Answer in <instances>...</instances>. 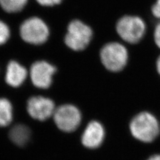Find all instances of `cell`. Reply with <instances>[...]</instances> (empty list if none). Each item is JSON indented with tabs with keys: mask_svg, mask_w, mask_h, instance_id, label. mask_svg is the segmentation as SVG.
Listing matches in <instances>:
<instances>
[{
	"mask_svg": "<svg viewBox=\"0 0 160 160\" xmlns=\"http://www.w3.org/2000/svg\"><path fill=\"white\" fill-rule=\"evenodd\" d=\"M132 136L142 142H153L159 133V125L156 118L149 112L139 113L130 122Z\"/></svg>",
	"mask_w": 160,
	"mask_h": 160,
	"instance_id": "cell-1",
	"label": "cell"
},
{
	"mask_svg": "<svg viewBox=\"0 0 160 160\" xmlns=\"http://www.w3.org/2000/svg\"><path fill=\"white\" fill-rule=\"evenodd\" d=\"M19 34L24 42L32 45H41L46 42L49 30L43 20L31 17L24 20L19 28Z\"/></svg>",
	"mask_w": 160,
	"mask_h": 160,
	"instance_id": "cell-2",
	"label": "cell"
},
{
	"mask_svg": "<svg viewBox=\"0 0 160 160\" xmlns=\"http://www.w3.org/2000/svg\"><path fill=\"white\" fill-rule=\"evenodd\" d=\"M101 61L107 69L113 72L122 70L128 60V50L122 44L118 42L107 43L100 52Z\"/></svg>",
	"mask_w": 160,
	"mask_h": 160,
	"instance_id": "cell-3",
	"label": "cell"
},
{
	"mask_svg": "<svg viewBox=\"0 0 160 160\" xmlns=\"http://www.w3.org/2000/svg\"><path fill=\"white\" fill-rule=\"evenodd\" d=\"M92 36V30L88 26L79 20H73L68 27L65 43L74 51H82L87 48Z\"/></svg>",
	"mask_w": 160,
	"mask_h": 160,
	"instance_id": "cell-4",
	"label": "cell"
},
{
	"mask_svg": "<svg viewBox=\"0 0 160 160\" xmlns=\"http://www.w3.org/2000/svg\"><path fill=\"white\" fill-rule=\"evenodd\" d=\"M146 24L138 16H126L118 22L116 29L119 36L125 42L136 43L141 40L146 32Z\"/></svg>",
	"mask_w": 160,
	"mask_h": 160,
	"instance_id": "cell-5",
	"label": "cell"
},
{
	"mask_svg": "<svg viewBox=\"0 0 160 160\" xmlns=\"http://www.w3.org/2000/svg\"><path fill=\"white\" fill-rule=\"evenodd\" d=\"M53 119L57 127L65 132L75 131L81 123L82 114L73 105L65 104L56 109Z\"/></svg>",
	"mask_w": 160,
	"mask_h": 160,
	"instance_id": "cell-6",
	"label": "cell"
},
{
	"mask_svg": "<svg viewBox=\"0 0 160 160\" xmlns=\"http://www.w3.org/2000/svg\"><path fill=\"white\" fill-rule=\"evenodd\" d=\"M56 68L46 61H38L32 64L30 69V77L35 86L47 89L52 83L53 76Z\"/></svg>",
	"mask_w": 160,
	"mask_h": 160,
	"instance_id": "cell-7",
	"label": "cell"
},
{
	"mask_svg": "<svg viewBox=\"0 0 160 160\" xmlns=\"http://www.w3.org/2000/svg\"><path fill=\"white\" fill-rule=\"evenodd\" d=\"M27 110L32 118L44 121L53 115L56 109L52 99L42 96H34L28 101Z\"/></svg>",
	"mask_w": 160,
	"mask_h": 160,
	"instance_id": "cell-8",
	"label": "cell"
},
{
	"mask_svg": "<svg viewBox=\"0 0 160 160\" xmlns=\"http://www.w3.org/2000/svg\"><path fill=\"white\" fill-rule=\"evenodd\" d=\"M105 138V130L98 122H89L82 136V143L89 149H96L101 146Z\"/></svg>",
	"mask_w": 160,
	"mask_h": 160,
	"instance_id": "cell-9",
	"label": "cell"
},
{
	"mask_svg": "<svg viewBox=\"0 0 160 160\" xmlns=\"http://www.w3.org/2000/svg\"><path fill=\"white\" fill-rule=\"evenodd\" d=\"M27 75L26 69L21 64L16 61H11L7 66L6 81L9 86L17 88L24 82Z\"/></svg>",
	"mask_w": 160,
	"mask_h": 160,
	"instance_id": "cell-10",
	"label": "cell"
},
{
	"mask_svg": "<svg viewBox=\"0 0 160 160\" xmlns=\"http://www.w3.org/2000/svg\"><path fill=\"white\" fill-rule=\"evenodd\" d=\"M32 132L30 129L22 123L14 126L9 132V137L11 141L19 147L26 146L31 138Z\"/></svg>",
	"mask_w": 160,
	"mask_h": 160,
	"instance_id": "cell-11",
	"label": "cell"
},
{
	"mask_svg": "<svg viewBox=\"0 0 160 160\" xmlns=\"http://www.w3.org/2000/svg\"><path fill=\"white\" fill-rule=\"evenodd\" d=\"M13 108L12 103L6 98H0V127H6L12 122Z\"/></svg>",
	"mask_w": 160,
	"mask_h": 160,
	"instance_id": "cell-12",
	"label": "cell"
},
{
	"mask_svg": "<svg viewBox=\"0 0 160 160\" xmlns=\"http://www.w3.org/2000/svg\"><path fill=\"white\" fill-rule=\"evenodd\" d=\"M28 2V0H0V6L5 12L16 13L22 12Z\"/></svg>",
	"mask_w": 160,
	"mask_h": 160,
	"instance_id": "cell-13",
	"label": "cell"
},
{
	"mask_svg": "<svg viewBox=\"0 0 160 160\" xmlns=\"http://www.w3.org/2000/svg\"><path fill=\"white\" fill-rule=\"evenodd\" d=\"M11 32L6 23L0 19V46L6 43L10 38Z\"/></svg>",
	"mask_w": 160,
	"mask_h": 160,
	"instance_id": "cell-14",
	"label": "cell"
},
{
	"mask_svg": "<svg viewBox=\"0 0 160 160\" xmlns=\"http://www.w3.org/2000/svg\"><path fill=\"white\" fill-rule=\"evenodd\" d=\"M36 1L42 6L52 7L59 4L62 0H36Z\"/></svg>",
	"mask_w": 160,
	"mask_h": 160,
	"instance_id": "cell-15",
	"label": "cell"
},
{
	"mask_svg": "<svg viewBox=\"0 0 160 160\" xmlns=\"http://www.w3.org/2000/svg\"><path fill=\"white\" fill-rule=\"evenodd\" d=\"M154 40L157 46L160 49V22L157 25L154 32Z\"/></svg>",
	"mask_w": 160,
	"mask_h": 160,
	"instance_id": "cell-16",
	"label": "cell"
},
{
	"mask_svg": "<svg viewBox=\"0 0 160 160\" xmlns=\"http://www.w3.org/2000/svg\"><path fill=\"white\" fill-rule=\"evenodd\" d=\"M152 13L156 18L160 19V0H157L152 8Z\"/></svg>",
	"mask_w": 160,
	"mask_h": 160,
	"instance_id": "cell-17",
	"label": "cell"
},
{
	"mask_svg": "<svg viewBox=\"0 0 160 160\" xmlns=\"http://www.w3.org/2000/svg\"><path fill=\"white\" fill-rule=\"evenodd\" d=\"M147 160H160V155H154Z\"/></svg>",
	"mask_w": 160,
	"mask_h": 160,
	"instance_id": "cell-18",
	"label": "cell"
},
{
	"mask_svg": "<svg viewBox=\"0 0 160 160\" xmlns=\"http://www.w3.org/2000/svg\"><path fill=\"white\" fill-rule=\"evenodd\" d=\"M156 67H157L158 72L159 74L160 75V56H159V58H158L157 63H156Z\"/></svg>",
	"mask_w": 160,
	"mask_h": 160,
	"instance_id": "cell-19",
	"label": "cell"
}]
</instances>
